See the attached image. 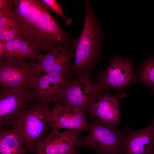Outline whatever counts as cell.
<instances>
[{
	"mask_svg": "<svg viewBox=\"0 0 154 154\" xmlns=\"http://www.w3.org/2000/svg\"><path fill=\"white\" fill-rule=\"evenodd\" d=\"M44 54L19 37L6 41L5 48L1 58L19 60H39Z\"/></svg>",
	"mask_w": 154,
	"mask_h": 154,
	"instance_id": "9a60e30c",
	"label": "cell"
},
{
	"mask_svg": "<svg viewBox=\"0 0 154 154\" xmlns=\"http://www.w3.org/2000/svg\"><path fill=\"white\" fill-rule=\"evenodd\" d=\"M13 7V0H0V11H3Z\"/></svg>",
	"mask_w": 154,
	"mask_h": 154,
	"instance_id": "ffe728a7",
	"label": "cell"
},
{
	"mask_svg": "<svg viewBox=\"0 0 154 154\" xmlns=\"http://www.w3.org/2000/svg\"><path fill=\"white\" fill-rule=\"evenodd\" d=\"M35 101L33 89L2 88L0 91V126L10 128L15 119Z\"/></svg>",
	"mask_w": 154,
	"mask_h": 154,
	"instance_id": "52a82bcc",
	"label": "cell"
},
{
	"mask_svg": "<svg viewBox=\"0 0 154 154\" xmlns=\"http://www.w3.org/2000/svg\"><path fill=\"white\" fill-rule=\"evenodd\" d=\"M74 57L73 51H50L44 54L37 64L40 70L42 72L67 73L71 67V60Z\"/></svg>",
	"mask_w": 154,
	"mask_h": 154,
	"instance_id": "5bb4252c",
	"label": "cell"
},
{
	"mask_svg": "<svg viewBox=\"0 0 154 154\" xmlns=\"http://www.w3.org/2000/svg\"><path fill=\"white\" fill-rule=\"evenodd\" d=\"M37 63L31 60L0 58V88H31L36 78L43 73Z\"/></svg>",
	"mask_w": 154,
	"mask_h": 154,
	"instance_id": "8992f818",
	"label": "cell"
},
{
	"mask_svg": "<svg viewBox=\"0 0 154 154\" xmlns=\"http://www.w3.org/2000/svg\"><path fill=\"white\" fill-rule=\"evenodd\" d=\"M133 65L132 60L114 55L106 68L96 74L97 82L104 92L125 88L135 81Z\"/></svg>",
	"mask_w": 154,
	"mask_h": 154,
	"instance_id": "ba28073f",
	"label": "cell"
},
{
	"mask_svg": "<svg viewBox=\"0 0 154 154\" xmlns=\"http://www.w3.org/2000/svg\"><path fill=\"white\" fill-rule=\"evenodd\" d=\"M125 93L103 92L98 97L89 113L106 124L118 127L121 121L119 105L120 98Z\"/></svg>",
	"mask_w": 154,
	"mask_h": 154,
	"instance_id": "7c38bea8",
	"label": "cell"
},
{
	"mask_svg": "<svg viewBox=\"0 0 154 154\" xmlns=\"http://www.w3.org/2000/svg\"><path fill=\"white\" fill-rule=\"evenodd\" d=\"M84 27L76 38L74 60L69 73L74 78L86 74L91 76L101 58L103 33L100 23L94 14L89 0H84Z\"/></svg>",
	"mask_w": 154,
	"mask_h": 154,
	"instance_id": "7a4b0ae2",
	"label": "cell"
},
{
	"mask_svg": "<svg viewBox=\"0 0 154 154\" xmlns=\"http://www.w3.org/2000/svg\"><path fill=\"white\" fill-rule=\"evenodd\" d=\"M70 154H80L78 150L74 148Z\"/></svg>",
	"mask_w": 154,
	"mask_h": 154,
	"instance_id": "7402d4cb",
	"label": "cell"
},
{
	"mask_svg": "<svg viewBox=\"0 0 154 154\" xmlns=\"http://www.w3.org/2000/svg\"><path fill=\"white\" fill-rule=\"evenodd\" d=\"M50 131L63 128L72 130L90 131L91 125L86 119L85 114L78 108L65 107L59 103L55 104L50 110Z\"/></svg>",
	"mask_w": 154,
	"mask_h": 154,
	"instance_id": "8fae6325",
	"label": "cell"
},
{
	"mask_svg": "<svg viewBox=\"0 0 154 154\" xmlns=\"http://www.w3.org/2000/svg\"><path fill=\"white\" fill-rule=\"evenodd\" d=\"M137 81L145 84L154 93V56H149L139 66L135 76Z\"/></svg>",
	"mask_w": 154,
	"mask_h": 154,
	"instance_id": "ac0fdd59",
	"label": "cell"
},
{
	"mask_svg": "<svg viewBox=\"0 0 154 154\" xmlns=\"http://www.w3.org/2000/svg\"><path fill=\"white\" fill-rule=\"evenodd\" d=\"M82 132L69 129L62 132L50 131L43 140L37 143L34 154H70L76 147Z\"/></svg>",
	"mask_w": 154,
	"mask_h": 154,
	"instance_id": "30bf717a",
	"label": "cell"
},
{
	"mask_svg": "<svg viewBox=\"0 0 154 154\" xmlns=\"http://www.w3.org/2000/svg\"><path fill=\"white\" fill-rule=\"evenodd\" d=\"M104 92L97 82L90 75L80 74L68 83L59 104L69 108H78L89 114L100 95Z\"/></svg>",
	"mask_w": 154,
	"mask_h": 154,
	"instance_id": "5b68a950",
	"label": "cell"
},
{
	"mask_svg": "<svg viewBox=\"0 0 154 154\" xmlns=\"http://www.w3.org/2000/svg\"><path fill=\"white\" fill-rule=\"evenodd\" d=\"M6 41H0V58L2 57L3 54L4 50Z\"/></svg>",
	"mask_w": 154,
	"mask_h": 154,
	"instance_id": "44dd1931",
	"label": "cell"
},
{
	"mask_svg": "<svg viewBox=\"0 0 154 154\" xmlns=\"http://www.w3.org/2000/svg\"><path fill=\"white\" fill-rule=\"evenodd\" d=\"M50 104L35 100L14 119L10 127L23 138L27 151L30 153H34L37 143L50 131Z\"/></svg>",
	"mask_w": 154,
	"mask_h": 154,
	"instance_id": "3957f363",
	"label": "cell"
},
{
	"mask_svg": "<svg viewBox=\"0 0 154 154\" xmlns=\"http://www.w3.org/2000/svg\"><path fill=\"white\" fill-rule=\"evenodd\" d=\"M22 137L10 128H0V154H25Z\"/></svg>",
	"mask_w": 154,
	"mask_h": 154,
	"instance_id": "2e32d148",
	"label": "cell"
},
{
	"mask_svg": "<svg viewBox=\"0 0 154 154\" xmlns=\"http://www.w3.org/2000/svg\"><path fill=\"white\" fill-rule=\"evenodd\" d=\"M42 1L49 9L52 10L59 17L64 19L67 25H70L72 23V20L66 16L61 4L56 0H42Z\"/></svg>",
	"mask_w": 154,
	"mask_h": 154,
	"instance_id": "d6986e66",
	"label": "cell"
},
{
	"mask_svg": "<svg viewBox=\"0 0 154 154\" xmlns=\"http://www.w3.org/2000/svg\"><path fill=\"white\" fill-rule=\"evenodd\" d=\"M13 1L21 38L40 52H74L76 38L63 29L42 0Z\"/></svg>",
	"mask_w": 154,
	"mask_h": 154,
	"instance_id": "6da1fadb",
	"label": "cell"
},
{
	"mask_svg": "<svg viewBox=\"0 0 154 154\" xmlns=\"http://www.w3.org/2000/svg\"><path fill=\"white\" fill-rule=\"evenodd\" d=\"M73 77L69 72H53L38 76L32 84L35 100L59 103L66 85Z\"/></svg>",
	"mask_w": 154,
	"mask_h": 154,
	"instance_id": "9c48e42d",
	"label": "cell"
},
{
	"mask_svg": "<svg viewBox=\"0 0 154 154\" xmlns=\"http://www.w3.org/2000/svg\"><path fill=\"white\" fill-rule=\"evenodd\" d=\"M14 7L0 11V41H7L20 37Z\"/></svg>",
	"mask_w": 154,
	"mask_h": 154,
	"instance_id": "e0dca14e",
	"label": "cell"
},
{
	"mask_svg": "<svg viewBox=\"0 0 154 154\" xmlns=\"http://www.w3.org/2000/svg\"><path fill=\"white\" fill-rule=\"evenodd\" d=\"M123 154H154V118L144 128L129 131L124 140Z\"/></svg>",
	"mask_w": 154,
	"mask_h": 154,
	"instance_id": "4fadbf2b",
	"label": "cell"
},
{
	"mask_svg": "<svg viewBox=\"0 0 154 154\" xmlns=\"http://www.w3.org/2000/svg\"><path fill=\"white\" fill-rule=\"evenodd\" d=\"M93 117L90 121L91 128L89 133L80 135L76 147H88L94 154H123L126 134L118 127L106 124Z\"/></svg>",
	"mask_w": 154,
	"mask_h": 154,
	"instance_id": "277c9868",
	"label": "cell"
}]
</instances>
